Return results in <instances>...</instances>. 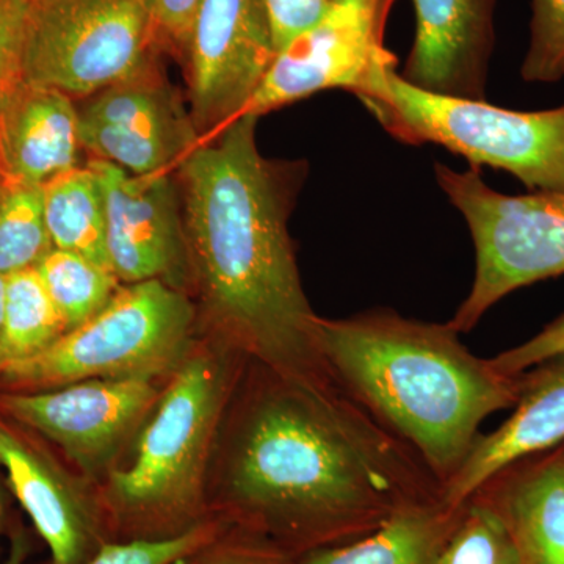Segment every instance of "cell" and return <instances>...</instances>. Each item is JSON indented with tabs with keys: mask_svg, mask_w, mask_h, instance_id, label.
Wrapping results in <instances>:
<instances>
[{
	"mask_svg": "<svg viewBox=\"0 0 564 564\" xmlns=\"http://www.w3.org/2000/svg\"><path fill=\"white\" fill-rule=\"evenodd\" d=\"M209 510L293 556L350 543L443 488L334 381L248 361L223 422Z\"/></svg>",
	"mask_w": 564,
	"mask_h": 564,
	"instance_id": "cell-1",
	"label": "cell"
},
{
	"mask_svg": "<svg viewBox=\"0 0 564 564\" xmlns=\"http://www.w3.org/2000/svg\"><path fill=\"white\" fill-rule=\"evenodd\" d=\"M258 120L228 122L177 166L191 288L212 336L278 372L333 381L288 228L302 172L262 158Z\"/></svg>",
	"mask_w": 564,
	"mask_h": 564,
	"instance_id": "cell-2",
	"label": "cell"
},
{
	"mask_svg": "<svg viewBox=\"0 0 564 564\" xmlns=\"http://www.w3.org/2000/svg\"><path fill=\"white\" fill-rule=\"evenodd\" d=\"M317 348L334 383L406 447L444 488L480 437L511 410L521 375L478 358L448 323L373 310L317 321Z\"/></svg>",
	"mask_w": 564,
	"mask_h": 564,
	"instance_id": "cell-3",
	"label": "cell"
},
{
	"mask_svg": "<svg viewBox=\"0 0 564 564\" xmlns=\"http://www.w3.org/2000/svg\"><path fill=\"white\" fill-rule=\"evenodd\" d=\"M248 361L212 336L170 373L132 454L98 485L113 540L174 536L209 518L212 463Z\"/></svg>",
	"mask_w": 564,
	"mask_h": 564,
	"instance_id": "cell-4",
	"label": "cell"
},
{
	"mask_svg": "<svg viewBox=\"0 0 564 564\" xmlns=\"http://www.w3.org/2000/svg\"><path fill=\"white\" fill-rule=\"evenodd\" d=\"M195 303L159 280L121 284L87 322L0 372L6 391H41L98 378H166L195 344Z\"/></svg>",
	"mask_w": 564,
	"mask_h": 564,
	"instance_id": "cell-5",
	"label": "cell"
},
{
	"mask_svg": "<svg viewBox=\"0 0 564 564\" xmlns=\"http://www.w3.org/2000/svg\"><path fill=\"white\" fill-rule=\"evenodd\" d=\"M393 139L440 144L474 169L505 170L530 191L564 193V104L518 111L421 90L391 68L359 99Z\"/></svg>",
	"mask_w": 564,
	"mask_h": 564,
	"instance_id": "cell-6",
	"label": "cell"
},
{
	"mask_svg": "<svg viewBox=\"0 0 564 564\" xmlns=\"http://www.w3.org/2000/svg\"><path fill=\"white\" fill-rule=\"evenodd\" d=\"M434 173L467 221L475 248L473 288L448 322L452 328L473 332L511 292L564 274V193L505 195L474 166L455 172L436 163Z\"/></svg>",
	"mask_w": 564,
	"mask_h": 564,
	"instance_id": "cell-7",
	"label": "cell"
},
{
	"mask_svg": "<svg viewBox=\"0 0 564 564\" xmlns=\"http://www.w3.org/2000/svg\"><path fill=\"white\" fill-rule=\"evenodd\" d=\"M150 0H31L24 80L87 99L154 62Z\"/></svg>",
	"mask_w": 564,
	"mask_h": 564,
	"instance_id": "cell-8",
	"label": "cell"
},
{
	"mask_svg": "<svg viewBox=\"0 0 564 564\" xmlns=\"http://www.w3.org/2000/svg\"><path fill=\"white\" fill-rule=\"evenodd\" d=\"M166 378H98L41 391H3L0 413L57 445L98 486L124 456Z\"/></svg>",
	"mask_w": 564,
	"mask_h": 564,
	"instance_id": "cell-9",
	"label": "cell"
},
{
	"mask_svg": "<svg viewBox=\"0 0 564 564\" xmlns=\"http://www.w3.org/2000/svg\"><path fill=\"white\" fill-rule=\"evenodd\" d=\"M393 3L395 0H332L317 25L278 52L240 117L261 118L336 88L361 99L397 66L395 55L384 46Z\"/></svg>",
	"mask_w": 564,
	"mask_h": 564,
	"instance_id": "cell-10",
	"label": "cell"
},
{
	"mask_svg": "<svg viewBox=\"0 0 564 564\" xmlns=\"http://www.w3.org/2000/svg\"><path fill=\"white\" fill-rule=\"evenodd\" d=\"M77 109L84 151L132 174L172 172L202 139L154 62Z\"/></svg>",
	"mask_w": 564,
	"mask_h": 564,
	"instance_id": "cell-11",
	"label": "cell"
},
{
	"mask_svg": "<svg viewBox=\"0 0 564 564\" xmlns=\"http://www.w3.org/2000/svg\"><path fill=\"white\" fill-rule=\"evenodd\" d=\"M185 55L193 124L209 135L243 113L276 57L263 0H202Z\"/></svg>",
	"mask_w": 564,
	"mask_h": 564,
	"instance_id": "cell-12",
	"label": "cell"
},
{
	"mask_svg": "<svg viewBox=\"0 0 564 564\" xmlns=\"http://www.w3.org/2000/svg\"><path fill=\"white\" fill-rule=\"evenodd\" d=\"M107 212V259L121 284L159 280L191 285L180 182L172 172L132 174L90 159Z\"/></svg>",
	"mask_w": 564,
	"mask_h": 564,
	"instance_id": "cell-13",
	"label": "cell"
},
{
	"mask_svg": "<svg viewBox=\"0 0 564 564\" xmlns=\"http://www.w3.org/2000/svg\"><path fill=\"white\" fill-rule=\"evenodd\" d=\"M0 466L50 549V564H84L113 540L98 486L70 474L31 430L2 413Z\"/></svg>",
	"mask_w": 564,
	"mask_h": 564,
	"instance_id": "cell-14",
	"label": "cell"
},
{
	"mask_svg": "<svg viewBox=\"0 0 564 564\" xmlns=\"http://www.w3.org/2000/svg\"><path fill=\"white\" fill-rule=\"evenodd\" d=\"M415 35L403 77L421 90L484 101L497 0H413Z\"/></svg>",
	"mask_w": 564,
	"mask_h": 564,
	"instance_id": "cell-15",
	"label": "cell"
},
{
	"mask_svg": "<svg viewBox=\"0 0 564 564\" xmlns=\"http://www.w3.org/2000/svg\"><path fill=\"white\" fill-rule=\"evenodd\" d=\"M513 414L480 434L458 473L443 488L448 503H466L508 464L564 443V352L521 373Z\"/></svg>",
	"mask_w": 564,
	"mask_h": 564,
	"instance_id": "cell-16",
	"label": "cell"
},
{
	"mask_svg": "<svg viewBox=\"0 0 564 564\" xmlns=\"http://www.w3.org/2000/svg\"><path fill=\"white\" fill-rule=\"evenodd\" d=\"M474 496L502 519L521 564H564V443L508 464Z\"/></svg>",
	"mask_w": 564,
	"mask_h": 564,
	"instance_id": "cell-17",
	"label": "cell"
},
{
	"mask_svg": "<svg viewBox=\"0 0 564 564\" xmlns=\"http://www.w3.org/2000/svg\"><path fill=\"white\" fill-rule=\"evenodd\" d=\"M80 151L74 99L24 82L0 113V181L43 187L79 166Z\"/></svg>",
	"mask_w": 564,
	"mask_h": 564,
	"instance_id": "cell-18",
	"label": "cell"
},
{
	"mask_svg": "<svg viewBox=\"0 0 564 564\" xmlns=\"http://www.w3.org/2000/svg\"><path fill=\"white\" fill-rule=\"evenodd\" d=\"M467 502L434 496L404 505L366 536L306 552L296 564H436Z\"/></svg>",
	"mask_w": 564,
	"mask_h": 564,
	"instance_id": "cell-19",
	"label": "cell"
},
{
	"mask_svg": "<svg viewBox=\"0 0 564 564\" xmlns=\"http://www.w3.org/2000/svg\"><path fill=\"white\" fill-rule=\"evenodd\" d=\"M43 214L52 248L79 252L110 269L106 196L90 163L63 172L43 185Z\"/></svg>",
	"mask_w": 564,
	"mask_h": 564,
	"instance_id": "cell-20",
	"label": "cell"
},
{
	"mask_svg": "<svg viewBox=\"0 0 564 564\" xmlns=\"http://www.w3.org/2000/svg\"><path fill=\"white\" fill-rule=\"evenodd\" d=\"M68 332L36 269L7 276L0 372L51 347Z\"/></svg>",
	"mask_w": 564,
	"mask_h": 564,
	"instance_id": "cell-21",
	"label": "cell"
},
{
	"mask_svg": "<svg viewBox=\"0 0 564 564\" xmlns=\"http://www.w3.org/2000/svg\"><path fill=\"white\" fill-rule=\"evenodd\" d=\"M35 269L68 329L98 314L121 285L107 267L61 248H51Z\"/></svg>",
	"mask_w": 564,
	"mask_h": 564,
	"instance_id": "cell-22",
	"label": "cell"
},
{
	"mask_svg": "<svg viewBox=\"0 0 564 564\" xmlns=\"http://www.w3.org/2000/svg\"><path fill=\"white\" fill-rule=\"evenodd\" d=\"M51 248L43 187L0 181V274L35 269Z\"/></svg>",
	"mask_w": 564,
	"mask_h": 564,
	"instance_id": "cell-23",
	"label": "cell"
},
{
	"mask_svg": "<svg viewBox=\"0 0 564 564\" xmlns=\"http://www.w3.org/2000/svg\"><path fill=\"white\" fill-rule=\"evenodd\" d=\"M436 564H521L511 534L489 505L473 496Z\"/></svg>",
	"mask_w": 564,
	"mask_h": 564,
	"instance_id": "cell-24",
	"label": "cell"
},
{
	"mask_svg": "<svg viewBox=\"0 0 564 564\" xmlns=\"http://www.w3.org/2000/svg\"><path fill=\"white\" fill-rule=\"evenodd\" d=\"M226 525L225 519L212 513L187 532L174 536L107 541L84 564H174L217 538Z\"/></svg>",
	"mask_w": 564,
	"mask_h": 564,
	"instance_id": "cell-25",
	"label": "cell"
},
{
	"mask_svg": "<svg viewBox=\"0 0 564 564\" xmlns=\"http://www.w3.org/2000/svg\"><path fill=\"white\" fill-rule=\"evenodd\" d=\"M522 79L552 84L564 77V0H532L530 43Z\"/></svg>",
	"mask_w": 564,
	"mask_h": 564,
	"instance_id": "cell-26",
	"label": "cell"
},
{
	"mask_svg": "<svg viewBox=\"0 0 564 564\" xmlns=\"http://www.w3.org/2000/svg\"><path fill=\"white\" fill-rule=\"evenodd\" d=\"M174 564H296V556L259 534L228 524L217 538Z\"/></svg>",
	"mask_w": 564,
	"mask_h": 564,
	"instance_id": "cell-27",
	"label": "cell"
},
{
	"mask_svg": "<svg viewBox=\"0 0 564 564\" xmlns=\"http://www.w3.org/2000/svg\"><path fill=\"white\" fill-rule=\"evenodd\" d=\"M31 0H0V113L24 84V46Z\"/></svg>",
	"mask_w": 564,
	"mask_h": 564,
	"instance_id": "cell-28",
	"label": "cell"
},
{
	"mask_svg": "<svg viewBox=\"0 0 564 564\" xmlns=\"http://www.w3.org/2000/svg\"><path fill=\"white\" fill-rule=\"evenodd\" d=\"M329 3L332 0H263L276 54L317 25Z\"/></svg>",
	"mask_w": 564,
	"mask_h": 564,
	"instance_id": "cell-29",
	"label": "cell"
},
{
	"mask_svg": "<svg viewBox=\"0 0 564 564\" xmlns=\"http://www.w3.org/2000/svg\"><path fill=\"white\" fill-rule=\"evenodd\" d=\"M563 352L564 313L558 315L555 321L547 323L540 333L534 334L525 343L494 356L491 362L500 373L516 377V375L524 373L538 364L563 355Z\"/></svg>",
	"mask_w": 564,
	"mask_h": 564,
	"instance_id": "cell-30",
	"label": "cell"
},
{
	"mask_svg": "<svg viewBox=\"0 0 564 564\" xmlns=\"http://www.w3.org/2000/svg\"><path fill=\"white\" fill-rule=\"evenodd\" d=\"M199 2L202 0H150L155 43L185 55Z\"/></svg>",
	"mask_w": 564,
	"mask_h": 564,
	"instance_id": "cell-31",
	"label": "cell"
},
{
	"mask_svg": "<svg viewBox=\"0 0 564 564\" xmlns=\"http://www.w3.org/2000/svg\"><path fill=\"white\" fill-rule=\"evenodd\" d=\"M32 551V541L28 530L20 521L14 522L10 529L9 555L2 564H28L29 554Z\"/></svg>",
	"mask_w": 564,
	"mask_h": 564,
	"instance_id": "cell-32",
	"label": "cell"
},
{
	"mask_svg": "<svg viewBox=\"0 0 564 564\" xmlns=\"http://www.w3.org/2000/svg\"><path fill=\"white\" fill-rule=\"evenodd\" d=\"M7 530V497L3 486L0 484V540Z\"/></svg>",
	"mask_w": 564,
	"mask_h": 564,
	"instance_id": "cell-33",
	"label": "cell"
},
{
	"mask_svg": "<svg viewBox=\"0 0 564 564\" xmlns=\"http://www.w3.org/2000/svg\"><path fill=\"white\" fill-rule=\"evenodd\" d=\"M6 276L0 274V336H2L3 306H6Z\"/></svg>",
	"mask_w": 564,
	"mask_h": 564,
	"instance_id": "cell-34",
	"label": "cell"
}]
</instances>
